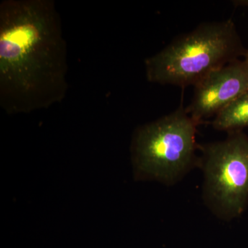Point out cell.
Segmentation results:
<instances>
[{
  "mask_svg": "<svg viewBox=\"0 0 248 248\" xmlns=\"http://www.w3.org/2000/svg\"><path fill=\"white\" fill-rule=\"evenodd\" d=\"M248 91V63L238 60L210 73L194 86L186 112L199 125L215 117Z\"/></svg>",
  "mask_w": 248,
  "mask_h": 248,
  "instance_id": "5",
  "label": "cell"
},
{
  "mask_svg": "<svg viewBox=\"0 0 248 248\" xmlns=\"http://www.w3.org/2000/svg\"><path fill=\"white\" fill-rule=\"evenodd\" d=\"M244 59L248 63V50H247V51H246V54H245Z\"/></svg>",
  "mask_w": 248,
  "mask_h": 248,
  "instance_id": "7",
  "label": "cell"
},
{
  "mask_svg": "<svg viewBox=\"0 0 248 248\" xmlns=\"http://www.w3.org/2000/svg\"><path fill=\"white\" fill-rule=\"evenodd\" d=\"M208 206L224 219L239 217L248 204V136L232 132L223 141L199 145Z\"/></svg>",
  "mask_w": 248,
  "mask_h": 248,
  "instance_id": "4",
  "label": "cell"
},
{
  "mask_svg": "<svg viewBox=\"0 0 248 248\" xmlns=\"http://www.w3.org/2000/svg\"><path fill=\"white\" fill-rule=\"evenodd\" d=\"M198 125L182 99L177 110L140 127L132 143L137 174L166 184L180 179L197 161Z\"/></svg>",
  "mask_w": 248,
  "mask_h": 248,
  "instance_id": "3",
  "label": "cell"
},
{
  "mask_svg": "<svg viewBox=\"0 0 248 248\" xmlns=\"http://www.w3.org/2000/svg\"><path fill=\"white\" fill-rule=\"evenodd\" d=\"M66 45L49 0L0 5V104L9 113L48 108L68 89Z\"/></svg>",
  "mask_w": 248,
  "mask_h": 248,
  "instance_id": "1",
  "label": "cell"
},
{
  "mask_svg": "<svg viewBox=\"0 0 248 248\" xmlns=\"http://www.w3.org/2000/svg\"><path fill=\"white\" fill-rule=\"evenodd\" d=\"M211 124L217 130L228 133L248 128V91L218 112Z\"/></svg>",
  "mask_w": 248,
  "mask_h": 248,
  "instance_id": "6",
  "label": "cell"
},
{
  "mask_svg": "<svg viewBox=\"0 0 248 248\" xmlns=\"http://www.w3.org/2000/svg\"><path fill=\"white\" fill-rule=\"evenodd\" d=\"M246 51L231 19L202 23L146 59L147 80L182 89L195 86L210 73L244 58Z\"/></svg>",
  "mask_w": 248,
  "mask_h": 248,
  "instance_id": "2",
  "label": "cell"
}]
</instances>
